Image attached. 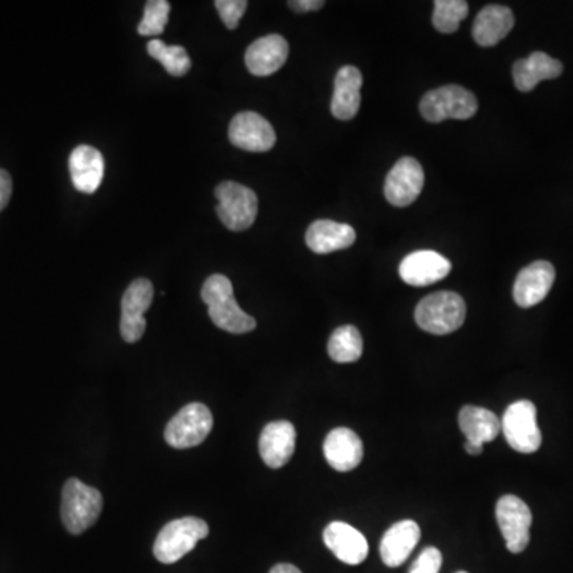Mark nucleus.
<instances>
[{
  "label": "nucleus",
  "mask_w": 573,
  "mask_h": 573,
  "mask_svg": "<svg viewBox=\"0 0 573 573\" xmlns=\"http://www.w3.org/2000/svg\"><path fill=\"white\" fill-rule=\"evenodd\" d=\"M209 535V526L199 518H180L166 524L156 537L153 554L163 564H174Z\"/></svg>",
  "instance_id": "obj_4"
},
{
  "label": "nucleus",
  "mask_w": 573,
  "mask_h": 573,
  "mask_svg": "<svg viewBox=\"0 0 573 573\" xmlns=\"http://www.w3.org/2000/svg\"><path fill=\"white\" fill-rule=\"evenodd\" d=\"M12 177L4 169H0V212L4 211L8 201L12 198Z\"/></svg>",
  "instance_id": "obj_32"
},
{
  "label": "nucleus",
  "mask_w": 573,
  "mask_h": 573,
  "mask_svg": "<svg viewBox=\"0 0 573 573\" xmlns=\"http://www.w3.org/2000/svg\"><path fill=\"white\" fill-rule=\"evenodd\" d=\"M231 144L247 152H268L276 144V131L266 118L255 112H241L231 120Z\"/></svg>",
  "instance_id": "obj_12"
},
{
  "label": "nucleus",
  "mask_w": 573,
  "mask_h": 573,
  "mask_svg": "<svg viewBox=\"0 0 573 573\" xmlns=\"http://www.w3.org/2000/svg\"><path fill=\"white\" fill-rule=\"evenodd\" d=\"M324 542L336 558L349 566H359L367 559V538L351 524L343 521L328 524L324 531Z\"/></svg>",
  "instance_id": "obj_15"
},
{
  "label": "nucleus",
  "mask_w": 573,
  "mask_h": 573,
  "mask_svg": "<svg viewBox=\"0 0 573 573\" xmlns=\"http://www.w3.org/2000/svg\"><path fill=\"white\" fill-rule=\"evenodd\" d=\"M459 427L465 438L470 443L484 446V443H491L496 440L502 425L499 418L492 411L481 408V406L467 405L460 410Z\"/></svg>",
  "instance_id": "obj_25"
},
{
  "label": "nucleus",
  "mask_w": 573,
  "mask_h": 573,
  "mask_svg": "<svg viewBox=\"0 0 573 573\" xmlns=\"http://www.w3.org/2000/svg\"><path fill=\"white\" fill-rule=\"evenodd\" d=\"M424 188V169L418 160L405 156L390 169L384 184V195L395 207H406L413 204Z\"/></svg>",
  "instance_id": "obj_11"
},
{
  "label": "nucleus",
  "mask_w": 573,
  "mask_h": 573,
  "mask_svg": "<svg viewBox=\"0 0 573 573\" xmlns=\"http://www.w3.org/2000/svg\"><path fill=\"white\" fill-rule=\"evenodd\" d=\"M201 298L209 308V317L215 327L233 335L249 333L257 327L254 317L239 308L238 301L234 298L233 284L227 276L212 274L207 277L201 289Z\"/></svg>",
  "instance_id": "obj_1"
},
{
  "label": "nucleus",
  "mask_w": 573,
  "mask_h": 573,
  "mask_svg": "<svg viewBox=\"0 0 573 573\" xmlns=\"http://www.w3.org/2000/svg\"><path fill=\"white\" fill-rule=\"evenodd\" d=\"M467 306L456 292H437L419 301L416 306V324L432 335H449L459 330L465 322Z\"/></svg>",
  "instance_id": "obj_2"
},
{
  "label": "nucleus",
  "mask_w": 573,
  "mask_h": 573,
  "mask_svg": "<svg viewBox=\"0 0 573 573\" xmlns=\"http://www.w3.org/2000/svg\"><path fill=\"white\" fill-rule=\"evenodd\" d=\"M297 430L292 422L276 421L266 425L258 441L263 462L271 468L284 467L295 453Z\"/></svg>",
  "instance_id": "obj_16"
},
{
  "label": "nucleus",
  "mask_w": 573,
  "mask_h": 573,
  "mask_svg": "<svg viewBox=\"0 0 573 573\" xmlns=\"http://www.w3.org/2000/svg\"><path fill=\"white\" fill-rule=\"evenodd\" d=\"M147 51L153 59L163 64L164 69L172 77H184L190 71L191 59L184 47L179 45L169 47L161 40L155 39L150 40Z\"/></svg>",
  "instance_id": "obj_27"
},
{
  "label": "nucleus",
  "mask_w": 573,
  "mask_h": 573,
  "mask_svg": "<svg viewBox=\"0 0 573 573\" xmlns=\"http://www.w3.org/2000/svg\"><path fill=\"white\" fill-rule=\"evenodd\" d=\"M419 110L430 123H441L449 118L470 120L478 112V101L464 86L446 85L425 93Z\"/></svg>",
  "instance_id": "obj_5"
},
{
  "label": "nucleus",
  "mask_w": 573,
  "mask_h": 573,
  "mask_svg": "<svg viewBox=\"0 0 573 573\" xmlns=\"http://www.w3.org/2000/svg\"><path fill=\"white\" fill-rule=\"evenodd\" d=\"M357 238L354 228L333 220H316L306 231V244L316 254L324 255L351 247Z\"/></svg>",
  "instance_id": "obj_22"
},
{
  "label": "nucleus",
  "mask_w": 573,
  "mask_h": 573,
  "mask_svg": "<svg viewBox=\"0 0 573 573\" xmlns=\"http://www.w3.org/2000/svg\"><path fill=\"white\" fill-rule=\"evenodd\" d=\"M72 184L85 195H93L104 179V156L91 145H78L69 158Z\"/></svg>",
  "instance_id": "obj_19"
},
{
  "label": "nucleus",
  "mask_w": 573,
  "mask_h": 573,
  "mask_svg": "<svg viewBox=\"0 0 573 573\" xmlns=\"http://www.w3.org/2000/svg\"><path fill=\"white\" fill-rule=\"evenodd\" d=\"M363 340L354 325L336 328L328 340V355L336 363H352L362 357Z\"/></svg>",
  "instance_id": "obj_26"
},
{
  "label": "nucleus",
  "mask_w": 573,
  "mask_h": 573,
  "mask_svg": "<svg viewBox=\"0 0 573 573\" xmlns=\"http://www.w3.org/2000/svg\"><path fill=\"white\" fill-rule=\"evenodd\" d=\"M515 26V15L505 5L484 7L473 23V39L480 47H494L510 34Z\"/></svg>",
  "instance_id": "obj_23"
},
{
  "label": "nucleus",
  "mask_w": 573,
  "mask_h": 573,
  "mask_svg": "<svg viewBox=\"0 0 573 573\" xmlns=\"http://www.w3.org/2000/svg\"><path fill=\"white\" fill-rule=\"evenodd\" d=\"M500 425L508 445L518 453L532 454L542 446V432L537 424V408L529 400L511 403L503 414Z\"/></svg>",
  "instance_id": "obj_7"
},
{
  "label": "nucleus",
  "mask_w": 573,
  "mask_h": 573,
  "mask_svg": "<svg viewBox=\"0 0 573 573\" xmlns=\"http://www.w3.org/2000/svg\"><path fill=\"white\" fill-rule=\"evenodd\" d=\"M324 454L328 465L336 472H351L362 462L363 443L354 430L338 427L325 438Z\"/></svg>",
  "instance_id": "obj_18"
},
{
  "label": "nucleus",
  "mask_w": 573,
  "mask_h": 573,
  "mask_svg": "<svg viewBox=\"0 0 573 573\" xmlns=\"http://www.w3.org/2000/svg\"><path fill=\"white\" fill-rule=\"evenodd\" d=\"M451 262L435 250H418L403 258L398 273L411 287H427L440 282L451 273Z\"/></svg>",
  "instance_id": "obj_13"
},
{
  "label": "nucleus",
  "mask_w": 573,
  "mask_h": 573,
  "mask_svg": "<svg viewBox=\"0 0 573 573\" xmlns=\"http://www.w3.org/2000/svg\"><path fill=\"white\" fill-rule=\"evenodd\" d=\"M289 58V43L279 34H269L255 40L246 51V66L250 74L268 77L279 71Z\"/></svg>",
  "instance_id": "obj_17"
},
{
  "label": "nucleus",
  "mask_w": 573,
  "mask_h": 573,
  "mask_svg": "<svg viewBox=\"0 0 573 573\" xmlns=\"http://www.w3.org/2000/svg\"><path fill=\"white\" fill-rule=\"evenodd\" d=\"M556 279V269L550 262L538 260L519 271L513 287V298L521 308H532L542 303Z\"/></svg>",
  "instance_id": "obj_14"
},
{
  "label": "nucleus",
  "mask_w": 573,
  "mask_h": 573,
  "mask_svg": "<svg viewBox=\"0 0 573 573\" xmlns=\"http://www.w3.org/2000/svg\"><path fill=\"white\" fill-rule=\"evenodd\" d=\"M212 425L214 418L211 410L203 403H190L166 425L164 438L172 448H195L209 437Z\"/></svg>",
  "instance_id": "obj_8"
},
{
  "label": "nucleus",
  "mask_w": 573,
  "mask_h": 573,
  "mask_svg": "<svg viewBox=\"0 0 573 573\" xmlns=\"http://www.w3.org/2000/svg\"><path fill=\"white\" fill-rule=\"evenodd\" d=\"M246 0H217L215 8L228 29L238 28L239 21L247 10Z\"/></svg>",
  "instance_id": "obj_30"
},
{
  "label": "nucleus",
  "mask_w": 573,
  "mask_h": 573,
  "mask_svg": "<svg viewBox=\"0 0 573 573\" xmlns=\"http://www.w3.org/2000/svg\"><path fill=\"white\" fill-rule=\"evenodd\" d=\"M169 12L171 4L168 0H150L145 4L144 18L137 31L145 37L160 36L168 24Z\"/></svg>",
  "instance_id": "obj_29"
},
{
  "label": "nucleus",
  "mask_w": 573,
  "mask_h": 573,
  "mask_svg": "<svg viewBox=\"0 0 573 573\" xmlns=\"http://www.w3.org/2000/svg\"><path fill=\"white\" fill-rule=\"evenodd\" d=\"M324 5V0H293V2H289V7L300 13L316 12Z\"/></svg>",
  "instance_id": "obj_33"
},
{
  "label": "nucleus",
  "mask_w": 573,
  "mask_h": 573,
  "mask_svg": "<svg viewBox=\"0 0 573 573\" xmlns=\"http://www.w3.org/2000/svg\"><path fill=\"white\" fill-rule=\"evenodd\" d=\"M467 15L468 4L465 0H437L432 23L441 34H453Z\"/></svg>",
  "instance_id": "obj_28"
},
{
  "label": "nucleus",
  "mask_w": 573,
  "mask_h": 573,
  "mask_svg": "<svg viewBox=\"0 0 573 573\" xmlns=\"http://www.w3.org/2000/svg\"><path fill=\"white\" fill-rule=\"evenodd\" d=\"M101 492L82 483L77 478H71L64 484L63 502H61V518L64 526L72 535H80L88 531L102 511Z\"/></svg>",
  "instance_id": "obj_3"
},
{
  "label": "nucleus",
  "mask_w": 573,
  "mask_h": 573,
  "mask_svg": "<svg viewBox=\"0 0 573 573\" xmlns=\"http://www.w3.org/2000/svg\"><path fill=\"white\" fill-rule=\"evenodd\" d=\"M269 573H301V570L292 564H277Z\"/></svg>",
  "instance_id": "obj_34"
},
{
  "label": "nucleus",
  "mask_w": 573,
  "mask_h": 573,
  "mask_svg": "<svg viewBox=\"0 0 573 573\" xmlns=\"http://www.w3.org/2000/svg\"><path fill=\"white\" fill-rule=\"evenodd\" d=\"M457 573H467V572H457Z\"/></svg>",
  "instance_id": "obj_36"
},
{
  "label": "nucleus",
  "mask_w": 573,
  "mask_h": 573,
  "mask_svg": "<svg viewBox=\"0 0 573 573\" xmlns=\"http://www.w3.org/2000/svg\"><path fill=\"white\" fill-rule=\"evenodd\" d=\"M441 564H443L441 551L435 548V546H429V548H425V550L419 554V558L414 561L410 573H438L440 572Z\"/></svg>",
  "instance_id": "obj_31"
},
{
  "label": "nucleus",
  "mask_w": 573,
  "mask_h": 573,
  "mask_svg": "<svg viewBox=\"0 0 573 573\" xmlns=\"http://www.w3.org/2000/svg\"><path fill=\"white\" fill-rule=\"evenodd\" d=\"M219 199L217 215L231 231H244L254 225L258 214V198L254 190L236 182H222L215 188Z\"/></svg>",
  "instance_id": "obj_6"
},
{
  "label": "nucleus",
  "mask_w": 573,
  "mask_h": 573,
  "mask_svg": "<svg viewBox=\"0 0 573 573\" xmlns=\"http://www.w3.org/2000/svg\"><path fill=\"white\" fill-rule=\"evenodd\" d=\"M465 451H467L470 456H480V454L483 453V446L465 441Z\"/></svg>",
  "instance_id": "obj_35"
},
{
  "label": "nucleus",
  "mask_w": 573,
  "mask_h": 573,
  "mask_svg": "<svg viewBox=\"0 0 573 573\" xmlns=\"http://www.w3.org/2000/svg\"><path fill=\"white\" fill-rule=\"evenodd\" d=\"M496 518L507 550L523 553L531 542L532 511L524 500L503 496L496 505Z\"/></svg>",
  "instance_id": "obj_9"
},
{
  "label": "nucleus",
  "mask_w": 573,
  "mask_h": 573,
  "mask_svg": "<svg viewBox=\"0 0 573 573\" xmlns=\"http://www.w3.org/2000/svg\"><path fill=\"white\" fill-rule=\"evenodd\" d=\"M562 71L564 66L558 59L551 58L543 51H535L531 56L516 61L513 66V80L519 91L529 93L543 80L561 77Z\"/></svg>",
  "instance_id": "obj_21"
},
{
  "label": "nucleus",
  "mask_w": 573,
  "mask_h": 573,
  "mask_svg": "<svg viewBox=\"0 0 573 573\" xmlns=\"http://www.w3.org/2000/svg\"><path fill=\"white\" fill-rule=\"evenodd\" d=\"M421 540V527L416 521L405 519L394 524L384 534L379 546L381 559L387 567H400L410 558L414 548Z\"/></svg>",
  "instance_id": "obj_20"
},
{
  "label": "nucleus",
  "mask_w": 573,
  "mask_h": 573,
  "mask_svg": "<svg viewBox=\"0 0 573 573\" xmlns=\"http://www.w3.org/2000/svg\"><path fill=\"white\" fill-rule=\"evenodd\" d=\"M362 83V72L357 67H341L336 74L335 91H333L332 106H330L333 117L347 121L359 114Z\"/></svg>",
  "instance_id": "obj_24"
},
{
  "label": "nucleus",
  "mask_w": 573,
  "mask_h": 573,
  "mask_svg": "<svg viewBox=\"0 0 573 573\" xmlns=\"http://www.w3.org/2000/svg\"><path fill=\"white\" fill-rule=\"evenodd\" d=\"M153 285L149 279H136L121 300L120 332L126 343H137L147 328L145 312L152 306Z\"/></svg>",
  "instance_id": "obj_10"
}]
</instances>
